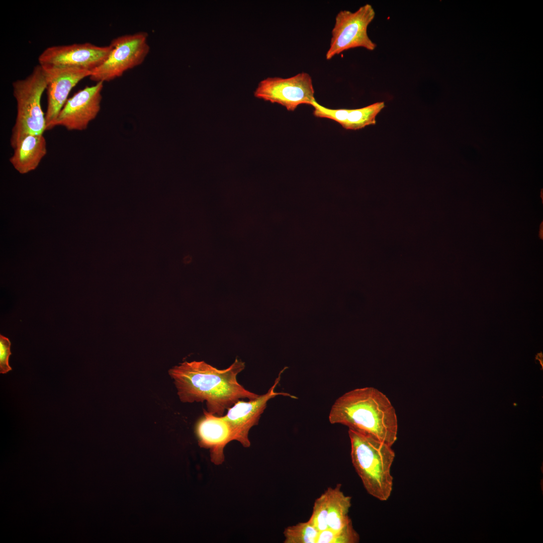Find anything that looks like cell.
Instances as JSON below:
<instances>
[{
  "label": "cell",
  "instance_id": "6da1fadb",
  "mask_svg": "<svg viewBox=\"0 0 543 543\" xmlns=\"http://www.w3.org/2000/svg\"><path fill=\"white\" fill-rule=\"evenodd\" d=\"M245 363L236 358L227 369L219 370L204 361H184L169 371L174 380L177 395L183 402L206 401L207 411L223 416L226 410L238 401L253 399L252 393L237 381L238 374Z\"/></svg>",
  "mask_w": 543,
  "mask_h": 543
},
{
  "label": "cell",
  "instance_id": "7a4b0ae2",
  "mask_svg": "<svg viewBox=\"0 0 543 543\" xmlns=\"http://www.w3.org/2000/svg\"><path fill=\"white\" fill-rule=\"evenodd\" d=\"M331 424H341L392 446L397 438L398 420L389 398L374 387L356 388L336 400L329 414Z\"/></svg>",
  "mask_w": 543,
  "mask_h": 543
},
{
  "label": "cell",
  "instance_id": "3957f363",
  "mask_svg": "<svg viewBox=\"0 0 543 543\" xmlns=\"http://www.w3.org/2000/svg\"><path fill=\"white\" fill-rule=\"evenodd\" d=\"M352 465L367 492L381 501L391 494V468L395 454L392 446L368 434L348 430Z\"/></svg>",
  "mask_w": 543,
  "mask_h": 543
},
{
  "label": "cell",
  "instance_id": "277c9868",
  "mask_svg": "<svg viewBox=\"0 0 543 543\" xmlns=\"http://www.w3.org/2000/svg\"><path fill=\"white\" fill-rule=\"evenodd\" d=\"M12 85L17 102V116L10 138L14 148L24 136L43 134L46 130L45 117L41 106V97L47 85L45 70L38 64L28 76L14 81Z\"/></svg>",
  "mask_w": 543,
  "mask_h": 543
},
{
  "label": "cell",
  "instance_id": "5b68a950",
  "mask_svg": "<svg viewBox=\"0 0 543 543\" xmlns=\"http://www.w3.org/2000/svg\"><path fill=\"white\" fill-rule=\"evenodd\" d=\"M375 16V11L369 4L361 6L354 12L339 11L335 17L326 59L330 60L345 50L357 47L374 50L377 45L369 37L367 29Z\"/></svg>",
  "mask_w": 543,
  "mask_h": 543
},
{
  "label": "cell",
  "instance_id": "8992f818",
  "mask_svg": "<svg viewBox=\"0 0 543 543\" xmlns=\"http://www.w3.org/2000/svg\"><path fill=\"white\" fill-rule=\"evenodd\" d=\"M148 34L139 32L113 39L112 50L104 62L94 70L89 78L97 82L110 81L124 72L140 65L147 56L150 47Z\"/></svg>",
  "mask_w": 543,
  "mask_h": 543
},
{
  "label": "cell",
  "instance_id": "52a82bcc",
  "mask_svg": "<svg viewBox=\"0 0 543 543\" xmlns=\"http://www.w3.org/2000/svg\"><path fill=\"white\" fill-rule=\"evenodd\" d=\"M311 75L305 72L288 78L267 77L261 80L254 92L256 98L277 103L289 111L300 105H311L315 101Z\"/></svg>",
  "mask_w": 543,
  "mask_h": 543
},
{
  "label": "cell",
  "instance_id": "ba28073f",
  "mask_svg": "<svg viewBox=\"0 0 543 543\" xmlns=\"http://www.w3.org/2000/svg\"><path fill=\"white\" fill-rule=\"evenodd\" d=\"M112 47L99 46L90 43H76L47 47L39 56L44 68H78L92 71L108 57Z\"/></svg>",
  "mask_w": 543,
  "mask_h": 543
},
{
  "label": "cell",
  "instance_id": "9c48e42d",
  "mask_svg": "<svg viewBox=\"0 0 543 543\" xmlns=\"http://www.w3.org/2000/svg\"><path fill=\"white\" fill-rule=\"evenodd\" d=\"M103 83L86 86L68 99L49 130L57 126L69 131L86 129L100 111Z\"/></svg>",
  "mask_w": 543,
  "mask_h": 543
},
{
  "label": "cell",
  "instance_id": "30bf717a",
  "mask_svg": "<svg viewBox=\"0 0 543 543\" xmlns=\"http://www.w3.org/2000/svg\"><path fill=\"white\" fill-rule=\"evenodd\" d=\"M283 371L284 370L280 372L274 384L266 393L248 401L243 400L238 401L227 410L226 415L222 416L230 426L235 440L239 441L244 447L250 446L249 431L252 426L258 424L261 415L270 399L279 395L297 398L287 393L276 392V387L281 380Z\"/></svg>",
  "mask_w": 543,
  "mask_h": 543
},
{
  "label": "cell",
  "instance_id": "8fae6325",
  "mask_svg": "<svg viewBox=\"0 0 543 543\" xmlns=\"http://www.w3.org/2000/svg\"><path fill=\"white\" fill-rule=\"evenodd\" d=\"M43 68L47 78V106L45 117L46 130H48L72 88L84 78L89 77L92 72L78 68Z\"/></svg>",
  "mask_w": 543,
  "mask_h": 543
},
{
  "label": "cell",
  "instance_id": "7c38bea8",
  "mask_svg": "<svg viewBox=\"0 0 543 543\" xmlns=\"http://www.w3.org/2000/svg\"><path fill=\"white\" fill-rule=\"evenodd\" d=\"M203 413L196 426L199 444L209 449L211 462L219 465L225 460V447L231 441L235 440L234 436L222 416L213 415L205 409Z\"/></svg>",
  "mask_w": 543,
  "mask_h": 543
},
{
  "label": "cell",
  "instance_id": "4fadbf2b",
  "mask_svg": "<svg viewBox=\"0 0 543 543\" xmlns=\"http://www.w3.org/2000/svg\"><path fill=\"white\" fill-rule=\"evenodd\" d=\"M311 106L313 115L321 118L335 121L347 130H356L375 125L376 118L385 107L384 102H377L368 106L355 109H331L319 104L315 100Z\"/></svg>",
  "mask_w": 543,
  "mask_h": 543
},
{
  "label": "cell",
  "instance_id": "5bb4252c",
  "mask_svg": "<svg viewBox=\"0 0 543 543\" xmlns=\"http://www.w3.org/2000/svg\"><path fill=\"white\" fill-rule=\"evenodd\" d=\"M13 149L10 162L19 172L24 174L35 170L46 155V141L43 134L27 135Z\"/></svg>",
  "mask_w": 543,
  "mask_h": 543
},
{
  "label": "cell",
  "instance_id": "9a60e30c",
  "mask_svg": "<svg viewBox=\"0 0 543 543\" xmlns=\"http://www.w3.org/2000/svg\"><path fill=\"white\" fill-rule=\"evenodd\" d=\"M341 485L329 487L325 491L327 496L328 528L338 530L352 522L348 516L351 497L341 490Z\"/></svg>",
  "mask_w": 543,
  "mask_h": 543
},
{
  "label": "cell",
  "instance_id": "2e32d148",
  "mask_svg": "<svg viewBox=\"0 0 543 543\" xmlns=\"http://www.w3.org/2000/svg\"><path fill=\"white\" fill-rule=\"evenodd\" d=\"M319 531L308 520L285 528V543H316Z\"/></svg>",
  "mask_w": 543,
  "mask_h": 543
},
{
  "label": "cell",
  "instance_id": "e0dca14e",
  "mask_svg": "<svg viewBox=\"0 0 543 543\" xmlns=\"http://www.w3.org/2000/svg\"><path fill=\"white\" fill-rule=\"evenodd\" d=\"M359 539V535L351 522L338 530L328 528L319 531L316 543H355Z\"/></svg>",
  "mask_w": 543,
  "mask_h": 543
},
{
  "label": "cell",
  "instance_id": "ac0fdd59",
  "mask_svg": "<svg viewBox=\"0 0 543 543\" xmlns=\"http://www.w3.org/2000/svg\"><path fill=\"white\" fill-rule=\"evenodd\" d=\"M308 521L319 531L328 528L327 496L326 491L315 500L312 513Z\"/></svg>",
  "mask_w": 543,
  "mask_h": 543
},
{
  "label": "cell",
  "instance_id": "d6986e66",
  "mask_svg": "<svg viewBox=\"0 0 543 543\" xmlns=\"http://www.w3.org/2000/svg\"><path fill=\"white\" fill-rule=\"evenodd\" d=\"M11 343L9 339L0 335V373L5 374L12 370L9 365Z\"/></svg>",
  "mask_w": 543,
  "mask_h": 543
}]
</instances>
